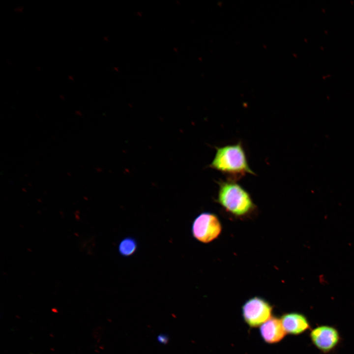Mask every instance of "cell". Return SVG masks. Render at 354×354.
Masks as SVG:
<instances>
[{
	"instance_id": "obj_3",
	"label": "cell",
	"mask_w": 354,
	"mask_h": 354,
	"mask_svg": "<svg viewBox=\"0 0 354 354\" xmlns=\"http://www.w3.org/2000/svg\"><path fill=\"white\" fill-rule=\"evenodd\" d=\"M222 230L218 217L210 212H203L194 219L191 227L193 237L197 240L208 243L218 238Z\"/></svg>"
},
{
	"instance_id": "obj_4",
	"label": "cell",
	"mask_w": 354,
	"mask_h": 354,
	"mask_svg": "<svg viewBox=\"0 0 354 354\" xmlns=\"http://www.w3.org/2000/svg\"><path fill=\"white\" fill-rule=\"evenodd\" d=\"M273 306L267 300L258 296L248 299L241 308L244 322L251 327L260 326L272 317Z\"/></svg>"
},
{
	"instance_id": "obj_2",
	"label": "cell",
	"mask_w": 354,
	"mask_h": 354,
	"mask_svg": "<svg viewBox=\"0 0 354 354\" xmlns=\"http://www.w3.org/2000/svg\"><path fill=\"white\" fill-rule=\"evenodd\" d=\"M217 183L216 203L227 213L241 218L249 216L256 210V206L250 194L237 181L219 179Z\"/></svg>"
},
{
	"instance_id": "obj_8",
	"label": "cell",
	"mask_w": 354,
	"mask_h": 354,
	"mask_svg": "<svg viewBox=\"0 0 354 354\" xmlns=\"http://www.w3.org/2000/svg\"><path fill=\"white\" fill-rule=\"evenodd\" d=\"M138 244L136 240L131 236L122 239L119 242L118 250L120 255L123 257H129L136 251Z\"/></svg>"
},
{
	"instance_id": "obj_6",
	"label": "cell",
	"mask_w": 354,
	"mask_h": 354,
	"mask_svg": "<svg viewBox=\"0 0 354 354\" xmlns=\"http://www.w3.org/2000/svg\"><path fill=\"white\" fill-rule=\"evenodd\" d=\"M280 320L286 334L299 335L310 328L307 318L300 313L290 312L284 314Z\"/></svg>"
},
{
	"instance_id": "obj_5",
	"label": "cell",
	"mask_w": 354,
	"mask_h": 354,
	"mask_svg": "<svg viewBox=\"0 0 354 354\" xmlns=\"http://www.w3.org/2000/svg\"><path fill=\"white\" fill-rule=\"evenodd\" d=\"M314 345L324 353L333 350L340 341L338 330L332 326L322 325L313 329L310 334Z\"/></svg>"
},
{
	"instance_id": "obj_1",
	"label": "cell",
	"mask_w": 354,
	"mask_h": 354,
	"mask_svg": "<svg viewBox=\"0 0 354 354\" xmlns=\"http://www.w3.org/2000/svg\"><path fill=\"white\" fill-rule=\"evenodd\" d=\"M215 148V154L209 168L224 174L227 179L236 181L247 174L255 175L249 166L241 142Z\"/></svg>"
},
{
	"instance_id": "obj_7",
	"label": "cell",
	"mask_w": 354,
	"mask_h": 354,
	"mask_svg": "<svg viewBox=\"0 0 354 354\" xmlns=\"http://www.w3.org/2000/svg\"><path fill=\"white\" fill-rule=\"evenodd\" d=\"M260 333L263 340L270 344L279 342L286 334L280 319L272 316L260 326Z\"/></svg>"
}]
</instances>
